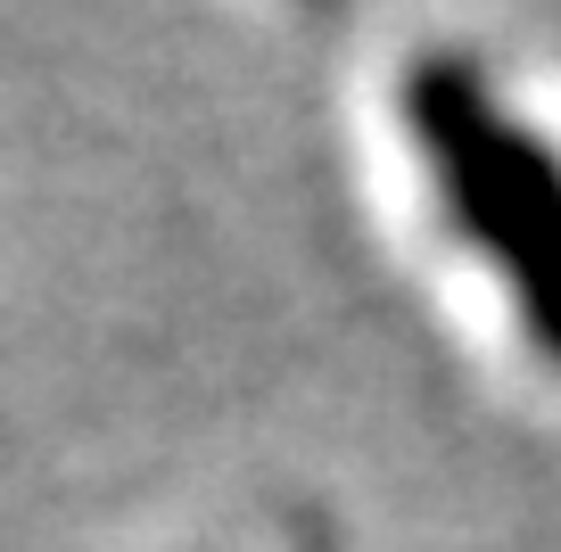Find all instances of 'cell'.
I'll use <instances>...</instances> for the list:
<instances>
[{"mask_svg": "<svg viewBox=\"0 0 561 552\" xmlns=\"http://www.w3.org/2000/svg\"><path fill=\"white\" fill-rule=\"evenodd\" d=\"M404 133L421 140L462 240L495 264L528 346L561 363V149L462 58H421L404 74Z\"/></svg>", "mask_w": 561, "mask_h": 552, "instance_id": "6da1fadb", "label": "cell"}]
</instances>
